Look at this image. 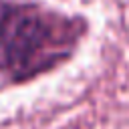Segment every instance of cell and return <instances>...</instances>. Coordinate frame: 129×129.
<instances>
[{
  "label": "cell",
  "instance_id": "obj_1",
  "mask_svg": "<svg viewBox=\"0 0 129 129\" xmlns=\"http://www.w3.org/2000/svg\"><path fill=\"white\" fill-rule=\"evenodd\" d=\"M85 24L34 6L0 12V69L28 77L52 69L67 58Z\"/></svg>",
  "mask_w": 129,
  "mask_h": 129
}]
</instances>
